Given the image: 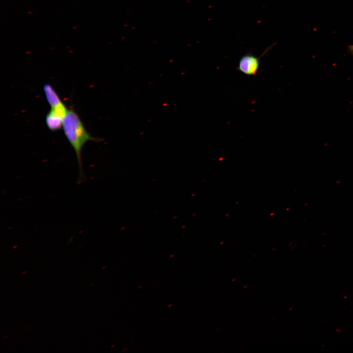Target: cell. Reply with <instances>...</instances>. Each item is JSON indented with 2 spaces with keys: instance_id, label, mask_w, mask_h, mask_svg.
<instances>
[{
  "instance_id": "277c9868",
  "label": "cell",
  "mask_w": 353,
  "mask_h": 353,
  "mask_svg": "<svg viewBox=\"0 0 353 353\" xmlns=\"http://www.w3.org/2000/svg\"><path fill=\"white\" fill-rule=\"evenodd\" d=\"M43 91L50 108L57 107L64 104L58 93L50 83H46L44 85Z\"/></svg>"
},
{
  "instance_id": "5b68a950",
  "label": "cell",
  "mask_w": 353,
  "mask_h": 353,
  "mask_svg": "<svg viewBox=\"0 0 353 353\" xmlns=\"http://www.w3.org/2000/svg\"><path fill=\"white\" fill-rule=\"evenodd\" d=\"M350 50L353 53V45L350 47Z\"/></svg>"
},
{
  "instance_id": "7a4b0ae2",
  "label": "cell",
  "mask_w": 353,
  "mask_h": 353,
  "mask_svg": "<svg viewBox=\"0 0 353 353\" xmlns=\"http://www.w3.org/2000/svg\"><path fill=\"white\" fill-rule=\"evenodd\" d=\"M68 110L65 104L50 108L45 117L48 128L52 131H56L62 128L63 119Z\"/></svg>"
},
{
  "instance_id": "3957f363",
  "label": "cell",
  "mask_w": 353,
  "mask_h": 353,
  "mask_svg": "<svg viewBox=\"0 0 353 353\" xmlns=\"http://www.w3.org/2000/svg\"><path fill=\"white\" fill-rule=\"evenodd\" d=\"M260 58L252 53H247L239 59L237 69L245 75H255L259 69Z\"/></svg>"
},
{
  "instance_id": "6da1fadb",
  "label": "cell",
  "mask_w": 353,
  "mask_h": 353,
  "mask_svg": "<svg viewBox=\"0 0 353 353\" xmlns=\"http://www.w3.org/2000/svg\"><path fill=\"white\" fill-rule=\"evenodd\" d=\"M62 129L76 154L79 170L78 181L79 182L84 177L81 159L82 149L86 142L99 140L87 131L80 117L72 108L68 109L64 118Z\"/></svg>"
}]
</instances>
